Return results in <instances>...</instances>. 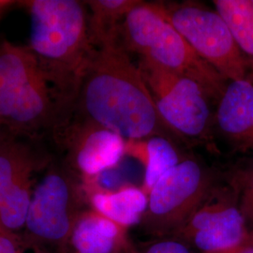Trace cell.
Instances as JSON below:
<instances>
[{"label": "cell", "mask_w": 253, "mask_h": 253, "mask_svg": "<svg viewBox=\"0 0 253 253\" xmlns=\"http://www.w3.org/2000/svg\"><path fill=\"white\" fill-rule=\"evenodd\" d=\"M2 135H3V132H2V129H1V127H0V140H1V138H2Z\"/></svg>", "instance_id": "cell-22"}, {"label": "cell", "mask_w": 253, "mask_h": 253, "mask_svg": "<svg viewBox=\"0 0 253 253\" xmlns=\"http://www.w3.org/2000/svg\"><path fill=\"white\" fill-rule=\"evenodd\" d=\"M138 67L164 125L173 135L192 143L213 142V102L199 82L139 57Z\"/></svg>", "instance_id": "cell-5"}, {"label": "cell", "mask_w": 253, "mask_h": 253, "mask_svg": "<svg viewBox=\"0 0 253 253\" xmlns=\"http://www.w3.org/2000/svg\"><path fill=\"white\" fill-rule=\"evenodd\" d=\"M193 51L227 81L249 77V66L225 20L197 2H154Z\"/></svg>", "instance_id": "cell-8"}, {"label": "cell", "mask_w": 253, "mask_h": 253, "mask_svg": "<svg viewBox=\"0 0 253 253\" xmlns=\"http://www.w3.org/2000/svg\"><path fill=\"white\" fill-rule=\"evenodd\" d=\"M215 9L225 20L249 66L253 84V3L252 0H214Z\"/></svg>", "instance_id": "cell-17"}, {"label": "cell", "mask_w": 253, "mask_h": 253, "mask_svg": "<svg viewBox=\"0 0 253 253\" xmlns=\"http://www.w3.org/2000/svg\"><path fill=\"white\" fill-rule=\"evenodd\" d=\"M217 253H253V231L240 244Z\"/></svg>", "instance_id": "cell-21"}, {"label": "cell", "mask_w": 253, "mask_h": 253, "mask_svg": "<svg viewBox=\"0 0 253 253\" xmlns=\"http://www.w3.org/2000/svg\"><path fill=\"white\" fill-rule=\"evenodd\" d=\"M126 231L95 210L84 209L73 227L68 247L72 253H126Z\"/></svg>", "instance_id": "cell-13"}, {"label": "cell", "mask_w": 253, "mask_h": 253, "mask_svg": "<svg viewBox=\"0 0 253 253\" xmlns=\"http://www.w3.org/2000/svg\"><path fill=\"white\" fill-rule=\"evenodd\" d=\"M252 1H253V0H252Z\"/></svg>", "instance_id": "cell-23"}, {"label": "cell", "mask_w": 253, "mask_h": 253, "mask_svg": "<svg viewBox=\"0 0 253 253\" xmlns=\"http://www.w3.org/2000/svg\"><path fill=\"white\" fill-rule=\"evenodd\" d=\"M225 179L235 191L248 225H253V163L232 170Z\"/></svg>", "instance_id": "cell-18"}, {"label": "cell", "mask_w": 253, "mask_h": 253, "mask_svg": "<svg viewBox=\"0 0 253 253\" xmlns=\"http://www.w3.org/2000/svg\"><path fill=\"white\" fill-rule=\"evenodd\" d=\"M23 247L18 235L0 229V253H24Z\"/></svg>", "instance_id": "cell-20"}, {"label": "cell", "mask_w": 253, "mask_h": 253, "mask_svg": "<svg viewBox=\"0 0 253 253\" xmlns=\"http://www.w3.org/2000/svg\"><path fill=\"white\" fill-rule=\"evenodd\" d=\"M141 0L84 1L88 12V29L92 44L98 47L118 39L119 29L126 14Z\"/></svg>", "instance_id": "cell-16"}, {"label": "cell", "mask_w": 253, "mask_h": 253, "mask_svg": "<svg viewBox=\"0 0 253 253\" xmlns=\"http://www.w3.org/2000/svg\"><path fill=\"white\" fill-rule=\"evenodd\" d=\"M86 193L91 209L126 228L140 223L148 205V195L142 188L134 186Z\"/></svg>", "instance_id": "cell-14"}, {"label": "cell", "mask_w": 253, "mask_h": 253, "mask_svg": "<svg viewBox=\"0 0 253 253\" xmlns=\"http://www.w3.org/2000/svg\"><path fill=\"white\" fill-rule=\"evenodd\" d=\"M214 131L234 149L253 152V84L250 80L228 82L215 107Z\"/></svg>", "instance_id": "cell-12"}, {"label": "cell", "mask_w": 253, "mask_h": 253, "mask_svg": "<svg viewBox=\"0 0 253 253\" xmlns=\"http://www.w3.org/2000/svg\"><path fill=\"white\" fill-rule=\"evenodd\" d=\"M21 137L3 132L0 140V229L15 235L26 224L34 173L46 163Z\"/></svg>", "instance_id": "cell-10"}, {"label": "cell", "mask_w": 253, "mask_h": 253, "mask_svg": "<svg viewBox=\"0 0 253 253\" xmlns=\"http://www.w3.org/2000/svg\"><path fill=\"white\" fill-rule=\"evenodd\" d=\"M138 253H191V252L190 247L172 237L154 242Z\"/></svg>", "instance_id": "cell-19"}, {"label": "cell", "mask_w": 253, "mask_h": 253, "mask_svg": "<svg viewBox=\"0 0 253 253\" xmlns=\"http://www.w3.org/2000/svg\"><path fill=\"white\" fill-rule=\"evenodd\" d=\"M83 208V190L69 168L49 167L33 190L22 243L42 253L62 252Z\"/></svg>", "instance_id": "cell-6"}, {"label": "cell", "mask_w": 253, "mask_h": 253, "mask_svg": "<svg viewBox=\"0 0 253 253\" xmlns=\"http://www.w3.org/2000/svg\"><path fill=\"white\" fill-rule=\"evenodd\" d=\"M118 40L126 52L199 82L216 101L226 87V79L193 51L154 2L141 1L126 14Z\"/></svg>", "instance_id": "cell-4"}, {"label": "cell", "mask_w": 253, "mask_h": 253, "mask_svg": "<svg viewBox=\"0 0 253 253\" xmlns=\"http://www.w3.org/2000/svg\"><path fill=\"white\" fill-rule=\"evenodd\" d=\"M67 163L84 181L114 169L126 155V143L118 133L70 114L53 130Z\"/></svg>", "instance_id": "cell-11"}, {"label": "cell", "mask_w": 253, "mask_h": 253, "mask_svg": "<svg viewBox=\"0 0 253 253\" xmlns=\"http://www.w3.org/2000/svg\"><path fill=\"white\" fill-rule=\"evenodd\" d=\"M64 116L53 88L28 47L0 43V127L10 134L54 130Z\"/></svg>", "instance_id": "cell-3"}, {"label": "cell", "mask_w": 253, "mask_h": 253, "mask_svg": "<svg viewBox=\"0 0 253 253\" xmlns=\"http://www.w3.org/2000/svg\"><path fill=\"white\" fill-rule=\"evenodd\" d=\"M22 4L30 15L28 48L67 117L95 51L86 5L78 0H32Z\"/></svg>", "instance_id": "cell-2"}, {"label": "cell", "mask_w": 253, "mask_h": 253, "mask_svg": "<svg viewBox=\"0 0 253 253\" xmlns=\"http://www.w3.org/2000/svg\"><path fill=\"white\" fill-rule=\"evenodd\" d=\"M126 155L135 157L145 165L143 190L148 195L155 184L183 160L172 139L152 136L141 141H126Z\"/></svg>", "instance_id": "cell-15"}, {"label": "cell", "mask_w": 253, "mask_h": 253, "mask_svg": "<svg viewBox=\"0 0 253 253\" xmlns=\"http://www.w3.org/2000/svg\"><path fill=\"white\" fill-rule=\"evenodd\" d=\"M218 182L216 172L195 158L183 159L158 181L139 225L149 235L172 236L208 198Z\"/></svg>", "instance_id": "cell-7"}, {"label": "cell", "mask_w": 253, "mask_h": 253, "mask_svg": "<svg viewBox=\"0 0 253 253\" xmlns=\"http://www.w3.org/2000/svg\"><path fill=\"white\" fill-rule=\"evenodd\" d=\"M70 114L126 141L175 137L160 118L138 65L118 39L95 47Z\"/></svg>", "instance_id": "cell-1"}, {"label": "cell", "mask_w": 253, "mask_h": 253, "mask_svg": "<svg viewBox=\"0 0 253 253\" xmlns=\"http://www.w3.org/2000/svg\"><path fill=\"white\" fill-rule=\"evenodd\" d=\"M252 231L228 183L217 185L188 220L172 235L202 253H217L235 247Z\"/></svg>", "instance_id": "cell-9"}]
</instances>
